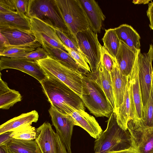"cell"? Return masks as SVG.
Masks as SVG:
<instances>
[{
  "label": "cell",
  "mask_w": 153,
  "mask_h": 153,
  "mask_svg": "<svg viewBox=\"0 0 153 153\" xmlns=\"http://www.w3.org/2000/svg\"><path fill=\"white\" fill-rule=\"evenodd\" d=\"M129 81L127 85L123 102L116 113L118 125L123 129H128V121L132 119L131 108L129 91Z\"/></svg>",
  "instance_id": "obj_27"
},
{
  "label": "cell",
  "mask_w": 153,
  "mask_h": 153,
  "mask_svg": "<svg viewBox=\"0 0 153 153\" xmlns=\"http://www.w3.org/2000/svg\"><path fill=\"white\" fill-rule=\"evenodd\" d=\"M146 13L150 22L149 27L151 29L153 30V1H152L149 4Z\"/></svg>",
  "instance_id": "obj_40"
},
{
  "label": "cell",
  "mask_w": 153,
  "mask_h": 153,
  "mask_svg": "<svg viewBox=\"0 0 153 153\" xmlns=\"http://www.w3.org/2000/svg\"><path fill=\"white\" fill-rule=\"evenodd\" d=\"M27 16L38 18L51 26L71 34L54 0H29Z\"/></svg>",
  "instance_id": "obj_6"
},
{
  "label": "cell",
  "mask_w": 153,
  "mask_h": 153,
  "mask_svg": "<svg viewBox=\"0 0 153 153\" xmlns=\"http://www.w3.org/2000/svg\"><path fill=\"white\" fill-rule=\"evenodd\" d=\"M66 51L76 61L79 65L85 71L91 72L90 67L84 56L78 52L65 47Z\"/></svg>",
  "instance_id": "obj_34"
},
{
  "label": "cell",
  "mask_w": 153,
  "mask_h": 153,
  "mask_svg": "<svg viewBox=\"0 0 153 153\" xmlns=\"http://www.w3.org/2000/svg\"><path fill=\"white\" fill-rule=\"evenodd\" d=\"M55 135L58 153H68L58 134L56 132Z\"/></svg>",
  "instance_id": "obj_39"
},
{
  "label": "cell",
  "mask_w": 153,
  "mask_h": 153,
  "mask_svg": "<svg viewBox=\"0 0 153 153\" xmlns=\"http://www.w3.org/2000/svg\"><path fill=\"white\" fill-rule=\"evenodd\" d=\"M111 76L116 113L122 103L126 92V86L129 81V76L123 75L116 63L110 73Z\"/></svg>",
  "instance_id": "obj_17"
},
{
  "label": "cell",
  "mask_w": 153,
  "mask_h": 153,
  "mask_svg": "<svg viewBox=\"0 0 153 153\" xmlns=\"http://www.w3.org/2000/svg\"><path fill=\"white\" fill-rule=\"evenodd\" d=\"M140 51V49L137 50L132 49L120 41L119 48L115 59L123 75L129 76Z\"/></svg>",
  "instance_id": "obj_15"
},
{
  "label": "cell",
  "mask_w": 153,
  "mask_h": 153,
  "mask_svg": "<svg viewBox=\"0 0 153 153\" xmlns=\"http://www.w3.org/2000/svg\"><path fill=\"white\" fill-rule=\"evenodd\" d=\"M105 33L102 40L103 46L109 53L115 58L119 48L120 41L114 28L105 30Z\"/></svg>",
  "instance_id": "obj_28"
},
{
  "label": "cell",
  "mask_w": 153,
  "mask_h": 153,
  "mask_svg": "<svg viewBox=\"0 0 153 153\" xmlns=\"http://www.w3.org/2000/svg\"><path fill=\"white\" fill-rule=\"evenodd\" d=\"M86 14L90 28L100 33L103 22L106 17L98 3L94 0H79Z\"/></svg>",
  "instance_id": "obj_16"
},
{
  "label": "cell",
  "mask_w": 153,
  "mask_h": 153,
  "mask_svg": "<svg viewBox=\"0 0 153 153\" xmlns=\"http://www.w3.org/2000/svg\"><path fill=\"white\" fill-rule=\"evenodd\" d=\"M16 69L32 76L41 83L47 76L36 61L25 58H11L0 56V70Z\"/></svg>",
  "instance_id": "obj_11"
},
{
  "label": "cell",
  "mask_w": 153,
  "mask_h": 153,
  "mask_svg": "<svg viewBox=\"0 0 153 153\" xmlns=\"http://www.w3.org/2000/svg\"><path fill=\"white\" fill-rule=\"evenodd\" d=\"M29 0H14L16 12L21 15L27 16Z\"/></svg>",
  "instance_id": "obj_37"
},
{
  "label": "cell",
  "mask_w": 153,
  "mask_h": 153,
  "mask_svg": "<svg viewBox=\"0 0 153 153\" xmlns=\"http://www.w3.org/2000/svg\"><path fill=\"white\" fill-rule=\"evenodd\" d=\"M1 74L0 75V95L3 94L10 90V89L8 87L7 83L1 79Z\"/></svg>",
  "instance_id": "obj_41"
},
{
  "label": "cell",
  "mask_w": 153,
  "mask_h": 153,
  "mask_svg": "<svg viewBox=\"0 0 153 153\" xmlns=\"http://www.w3.org/2000/svg\"><path fill=\"white\" fill-rule=\"evenodd\" d=\"M71 115L75 121L76 126L82 128L93 138H97L102 132L95 117L85 111H75Z\"/></svg>",
  "instance_id": "obj_20"
},
{
  "label": "cell",
  "mask_w": 153,
  "mask_h": 153,
  "mask_svg": "<svg viewBox=\"0 0 153 153\" xmlns=\"http://www.w3.org/2000/svg\"><path fill=\"white\" fill-rule=\"evenodd\" d=\"M152 1L151 0H133L132 2L135 4H149L150 1Z\"/></svg>",
  "instance_id": "obj_44"
},
{
  "label": "cell",
  "mask_w": 153,
  "mask_h": 153,
  "mask_svg": "<svg viewBox=\"0 0 153 153\" xmlns=\"http://www.w3.org/2000/svg\"><path fill=\"white\" fill-rule=\"evenodd\" d=\"M1 28L30 31V18L17 12H0V28Z\"/></svg>",
  "instance_id": "obj_21"
},
{
  "label": "cell",
  "mask_w": 153,
  "mask_h": 153,
  "mask_svg": "<svg viewBox=\"0 0 153 153\" xmlns=\"http://www.w3.org/2000/svg\"><path fill=\"white\" fill-rule=\"evenodd\" d=\"M114 29L120 41L132 49H140V36L131 26L123 24Z\"/></svg>",
  "instance_id": "obj_23"
},
{
  "label": "cell",
  "mask_w": 153,
  "mask_h": 153,
  "mask_svg": "<svg viewBox=\"0 0 153 153\" xmlns=\"http://www.w3.org/2000/svg\"><path fill=\"white\" fill-rule=\"evenodd\" d=\"M36 129L30 124L23 126L12 132L11 135L13 138L24 140H35Z\"/></svg>",
  "instance_id": "obj_30"
},
{
  "label": "cell",
  "mask_w": 153,
  "mask_h": 153,
  "mask_svg": "<svg viewBox=\"0 0 153 153\" xmlns=\"http://www.w3.org/2000/svg\"><path fill=\"white\" fill-rule=\"evenodd\" d=\"M128 129L133 146L139 153H150L153 150V126H144L138 119L129 120Z\"/></svg>",
  "instance_id": "obj_9"
},
{
  "label": "cell",
  "mask_w": 153,
  "mask_h": 153,
  "mask_svg": "<svg viewBox=\"0 0 153 153\" xmlns=\"http://www.w3.org/2000/svg\"><path fill=\"white\" fill-rule=\"evenodd\" d=\"M150 153H153V150Z\"/></svg>",
  "instance_id": "obj_46"
},
{
  "label": "cell",
  "mask_w": 153,
  "mask_h": 153,
  "mask_svg": "<svg viewBox=\"0 0 153 153\" xmlns=\"http://www.w3.org/2000/svg\"><path fill=\"white\" fill-rule=\"evenodd\" d=\"M91 75L104 92L114 111L115 103L110 73L102 65L100 62L96 72L94 73L91 72Z\"/></svg>",
  "instance_id": "obj_18"
},
{
  "label": "cell",
  "mask_w": 153,
  "mask_h": 153,
  "mask_svg": "<svg viewBox=\"0 0 153 153\" xmlns=\"http://www.w3.org/2000/svg\"><path fill=\"white\" fill-rule=\"evenodd\" d=\"M42 47L48 53L49 56L65 67L82 74L88 72L82 68L67 51L54 47L45 42L41 43Z\"/></svg>",
  "instance_id": "obj_19"
},
{
  "label": "cell",
  "mask_w": 153,
  "mask_h": 153,
  "mask_svg": "<svg viewBox=\"0 0 153 153\" xmlns=\"http://www.w3.org/2000/svg\"><path fill=\"white\" fill-rule=\"evenodd\" d=\"M54 28L58 36L65 47L77 52L83 56L79 49L76 38L57 28Z\"/></svg>",
  "instance_id": "obj_32"
},
{
  "label": "cell",
  "mask_w": 153,
  "mask_h": 153,
  "mask_svg": "<svg viewBox=\"0 0 153 153\" xmlns=\"http://www.w3.org/2000/svg\"><path fill=\"white\" fill-rule=\"evenodd\" d=\"M108 153H139L137 151L133 146L130 148L118 151L110 152Z\"/></svg>",
  "instance_id": "obj_42"
},
{
  "label": "cell",
  "mask_w": 153,
  "mask_h": 153,
  "mask_svg": "<svg viewBox=\"0 0 153 153\" xmlns=\"http://www.w3.org/2000/svg\"><path fill=\"white\" fill-rule=\"evenodd\" d=\"M9 153H41L35 140L12 139L6 145Z\"/></svg>",
  "instance_id": "obj_26"
},
{
  "label": "cell",
  "mask_w": 153,
  "mask_h": 153,
  "mask_svg": "<svg viewBox=\"0 0 153 153\" xmlns=\"http://www.w3.org/2000/svg\"><path fill=\"white\" fill-rule=\"evenodd\" d=\"M0 12H16L14 0H0Z\"/></svg>",
  "instance_id": "obj_36"
},
{
  "label": "cell",
  "mask_w": 153,
  "mask_h": 153,
  "mask_svg": "<svg viewBox=\"0 0 153 153\" xmlns=\"http://www.w3.org/2000/svg\"><path fill=\"white\" fill-rule=\"evenodd\" d=\"M0 33L7 39L10 45H16L33 42L36 37L31 31H27L17 29L1 28Z\"/></svg>",
  "instance_id": "obj_24"
},
{
  "label": "cell",
  "mask_w": 153,
  "mask_h": 153,
  "mask_svg": "<svg viewBox=\"0 0 153 153\" xmlns=\"http://www.w3.org/2000/svg\"><path fill=\"white\" fill-rule=\"evenodd\" d=\"M36 132L35 140L41 153H58L56 132L49 123H43L36 129Z\"/></svg>",
  "instance_id": "obj_14"
},
{
  "label": "cell",
  "mask_w": 153,
  "mask_h": 153,
  "mask_svg": "<svg viewBox=\"0 0 153 153\" xmlns=\"http://www.w3.org/2000/svg\"><path fill=\"white\" fill-rule=\"evenodd\" d=\"M22 100V96L19 91L10 89L0 95V108L8 109Z\"/></svg>",
  "instance_id": "obj_29"
},
{
  "label": "cell",
  "mask_w": 153,
  "mask_h": 153,
  "mask_svg": "<svg viewBox=\"0 0 153 153\" xmlns=\"http://www.w3.org/2000/svg\"><path fill=\"white\" fill-rule=\"evenodd\" d=\"M12 132H8L0 134V145H6L13 138L11 136Z\"/></svg>",
  "instance_id": "obj_38"
},
{
  "label": "cell",
  "mask_w": 153,
  "mask_h": 153,
  "mask_svg": "<svg viewBox=\"0 0 153 153\" xmlns=\"http://www.w3.org/2000/svg\"><path fill=\"white\" fill-rule=\"evenodd\" d=\"M57 9L71 34L76 38L79 32L90 28L79 0H54Z\"/></svg>",
  "instance_id": "obj_4"
},
{
  "label": "cell",
  "mask_w": 153,
  "mask_h": 153,
  "mask_svg": "<svg viewBox=\"0 0 153 153\" xmlns=\"http://www.w3.org/2000/svg\"><path fill=\"white\" fill-rule=\"evenodd\" d=\"M138 75L137 57L133 69L129 76V91L132 119L141 120L143 105Z\"/></svg>",
  "instance_id": "obj_13"
},
{
  "label": "cell",
  "mask_w": 153,
  "mask_h": 153,
  "mask_svg": "<svg viewBox=\"0 0 153 153\" xmlns=\"http://www.w3.org/2000/svg\"><path fill=\"white\" fill-rule=\"evenodd\" d=\"M48 112L52 125L55 127L56 132L59 135L68 153H72L71 141L74 127L76 126L75 121L71 115L62 114L51 106Z\"/></svg>",
  "instance_id": "obj_10"
},
{
  "label": "cell",
  "mask_w": 153,
  "mask_h": 153,
  "mask_svg": "<svg viewBox=\"0 0 153 153\" xmlns=\"http://www.w3.org/2000/svg\"><path fill=\"white\" fill-rule=\"evenodd\" d=\"M139 120L147 127L153 126V86L148 102L143 107L142 119Z\"/></svg>",
  "instance_id": "obj_31"
},
{
  "label": "cell",
  "mask_w": 153,
  "mask_h": 153,
  "mask_svg": "<svg viewBox=\"0 0 153 153\" xmlns=\"http://www.w3.org/2000/svg\"><path fill=\"white\" fill-rule=\"evenodd\" d=\"M36 62L46 75L57 78L79 97L81 96L82 74L65 67L49 56Z\"/></svg>",
  "instance_id": "obj_5"
},
{
  "label": "cell",
  "mask_w": 153,
  "mask_h": 153,
  "mask_svg": "<svg viewBox=\"0 0 153 153\" xmlns=\"http://www.w3.org/2000/svg\"><path fill=\"white\" fill-rule=\"evenodd\" d=\"M46 76L40 83L51 106L64 115L85 111L84 104L76 93L57 78Z\"/></svg>",
  "instance_id": "obj_1"
},
{
  "label": "cell",
  "mask_w": 153,
  "mask_h": 153,
  "mask_svg": "<svg viewBox=\"0 0 153 153\" xmlns=\"http://www.w3.org/2000/svg\"><path fill=\"white\" fill-rule=\"evenodd\" d=\"M49 54L43 47L38 48L35 50L32 51L25 57V58L35 61L45 59L47 58Z\"/></svg>",
  "instance_id": "obj_35"
},
{
  "label": "cell",
  "mask_w": 153,
  "mask_h": 153,
  "mask_svg": "<svg viewBox=\"0 0 153 153\" xmlns=\"http://www.w3.org/2000/svg\"><path fill=\"white\" fill-rule=\"evenodd\" d=\"M30 18L31 30L36 37V41L41 44L44 42L67 51L54 27L36 18Z\"/></svg>",
  "instance_id": "obj_12"
},
{
  "label": "cell",
  "mask_w": 153,
  "mask_h": 153,
  "mask_svg": "<svg viewBox=\"0 0 153 153\" xmlns=\"http://www.w3.org/2000/svg\"><path fill=\"white\" fill-rule=\"evenodd\" d=\"M0 50L7 45H9L7 39L2 34L0 33Z\"/></svg>",
  "instance_id": "obj_43"
},
{
  "label": "cell",
  "mask_w": 153,
  "mask_h": 153,
  "mask_svg": "<svg viewBox=\"0 0 153 153\" xmlns=\"http://www.w3.org/2000/svg\"><path fill=\"white\" fill-rule=\"evenodd\" d=\"M0 153H9L6 145H0Z\"/></svg>",
  "instance_id": "obj_45"
},
{
  "label": "cell",
  "mask_w": 153,
  "mask_h": 153,
  "mask_svg": "<svg viewBox=\"0 0 153 153\" xmlns=\"http://www.w3.org/2000/svg\"><path fill=\"white\" fill-rule=\"evenodd\" d=\"M132 146L130 133L118 125L114 111L107 121L106 129L94 142V153H108L128 149Z\"/></svg>",
  "instance_id": "obj_2"
},
{
  "label": "cell",
  "mask_w": 153,
  "mask_h": 153,
  "mask_svg": "<svg viewBox=\"0 0 153 153\" xmlns=\"http://www.w3.org/2000/svg\"><path fill=\"white\" fill-rule=\"evenodd\" d=\"M100 47L101 52L100 62L105 69L110 73L116 63L115 59L109 53L103 46L100 44Z\"/></svg>",
  "instance_id": "obj_33"
},
{
  "label": "cell",
  "mask_w": 153,
  "mask_h": 153,
  "mask_svg": "<svg viewBox=\"0 0 153 153\" xmlns=\"http://www.w3.org/2000/svg\"><path fill=\"white\" fill-rule=\"evenodd\" d=\"M42 46V45L36 40L21 45H8L0 50V56L11 58H25L29 53Z\"/></svg>",
  "instance_id": "obj_25"
},
{
  "label": "cell",
  "mask_w": 153,
  "mask_h": 153,
  "mask_svg": "<svg viewBox=\"0 0 153 153\" xmlns=\"http://www.w3.org/2000/svg\"><path fill=\"white\" fill-rule=\"evenodd\" d=\"M91 73L82 74V95L80 97L84 105L95 117L109 118L113 109Z\"/></svg>",
  "instance_id": "obj_3"
},
{
  "label": "cell",
  "mask_w": 153,
  "mask_h": 153,
  "mask_svg": "<svg viewBox=\"0 0 153 153\" xmlns=\"http://www.w3.org/2000/svg\"><path fill=\"white\" fill-rule=\"evenodd\" d=\"M76 38L81 53L89 65L91 73H95L101 58L100 44L97 33L89 28L78 33Z\"/></svg>",
  "instance_id": "obj_7"
},
{
  "label": "cell",
  "mask_w": 153,
  "mask_h": 153,
  "mask_svg": "<svg viewBox=\"0 0 153 153\" xmlns=\"http://www.w3.org/2000/svg\"><path fill=\"white\" fill-rule=\"evenodd\" d=\"M39 117L38 112L35 110L22 114L1 125L0 126V134L13 131L23 126L28 124L31 125L33 123H36Z\"/></svg>",
  "instance_id": "obj_22"
},
{
  "label": "cell",
  "mask_w": 153,
  "mask_h": 153,
  "mask_svg": "<svg viewBox=\"0 0 153 153\" xmlns=\"http://www.w3.org/2000/svg\"><path fill=\"white\" fill-rule=\"evenodd\" d=\"M153 45L150 44L147 53H139L138 57V79L143 107L147 103L153 86Z\"/></svg>",
  "instance_id": "obj_8"
}]
</instances>
